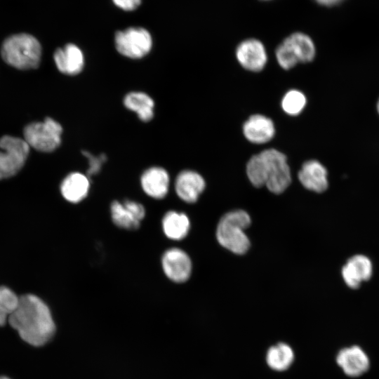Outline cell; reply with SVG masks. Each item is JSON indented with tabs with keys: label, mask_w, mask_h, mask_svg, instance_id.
<instances>
[{
	"label": "cell",
	"mask_w": 379,
	"mask_h": 379,
	"mask_svg": "<svg viewBox=\"0 0 379 379\" xmlns=\"http://www.w3.org/2000/svg\"><path fill=\"white\" fill-rule=\"evenodd\" d=\"M8 321L24 341L33 346L45 345L55 332L48 307L34 294L19 297L18 306Z\"/></svg>",
	"instance_id": "cell-1"
},
{
	"label": "cell",
	"mask_w": 379,
	"mask_h": 379,
	"mask_svg": "<svg viewBox=\"0 0 379 379\" xmlns=\"http://www.w3.org/2000/svg\"><path fill=\"white\" fill-rule=\"evenodd\" d=\"M3 60L19 69L37 68L41 55V46L32 35L21 33L6 38L1 48Z\"/></svg>",
	"instance_id": "cell-2"
},
{
	"label": "cell",
	"mask_w": 379,
	"mask_h": 379,
	"mask_svg": "<svg viewBox=\"0 0 379 379\" xmlns=\"http://www.w3.org/2000/svg\"><path fill=\"white\" fill-rule=\"evenodd\" d=\"M251 224L248 214L242 210L226 213L220 220L216 238L224 248L236 254H244L249 248L250 241L244 232Z\"/></svg>",
	"instance_id": "cell-3"
},
{
	"label": "cell",
	"mask_w": 379,
	"mask_h": 379,
	"mask_svg": "<svg viewBox=\"0 0 379 379\" xmlns=\"http://www.w3.org/2000/svg\"><path fill=\"white\" fill-rule=\"evenodd\" d=\"M259 154L265 185L270 192L281 194L291 182V170L286 155L273 148L263 150Z\"/></svg>",
	"instance_id": "cell-4"
},
{
	"label": "cell",
	"mask_w": 379,
	"mask_h": 379,
	"mask_svg": "<svg viewBox=\"0 0 379 379\" xmlns=\"http://www.w3.org/2000/svg\"><path fill=\"white\" fill-rule=\"evenodd\" d=\"M62 133L61 125L49 117L44 121L27 125L23 131L24 140L28 145L44 152H52L60 146Z\"/></svg>",
	"instance_id": "cell-5"
},
{
	"label": "cell",
	"mask_w": 379,
	"mask_h": 379,
	"mask_svg": "<svg viewBox=\"0 0 379 379\" xmlns=\"http://www.w3.org/2000/svg\"><path fill=\"white\" fill-rule=\"evenodd\" d=\"M153 44L150 33L145 28L132 27L117 31L114 35L117 51L123 56L140 59L152 50Z\"/></svg>",
	"instance_id": "cell-6"
},
{
	"label": "cell",
	"mask_w": 379,
	"mask_h": 379,
	"mask_svg": "<svg viewBox=\"0 0 379 379\" xmlns=\"http://www.w3.org/2000/svg\"><path fill=\"white\" fill-rule=\"evenodd\" d=\"M0 180L15 175L24 166L29 146L19 138L4 135L0 138Z\"/></svg>",
	"instance_id": "cell-7"
},
{
	"label": "cell",
	"mask_w": 379,
	"mask_h": 379,
	"mask_svg": "<svg viewBox=\"0 0 379 379\" xmlns=\"http://www.w3.org/2000/svg\"><path fill=\"white\" fill-rule=\"evenodd\" d=\"M161 266L166 276L175 283H183L190 277L192 261L183 250L178 248L167 249L161 258Z\"/></svg>",
	"instance_id": "cell-8"
},
{
	"label": "cell",
	"mask_w": 379,
	"mask_h": 379,
	"mask_svg": "<svg viewBox=\"0 0 379 379\" xmlns=\"http://www.w3.org/2000/svg\"><path fill=\"white\" fill-rule=\"evenodd\" d=\"M110 213L112 222L117 227L135 230L145 215V209L141 204L134 201H114L110 206Z\"/></svg>",
	"instance_id": "cell-9"
},
{
	"label": "cell",
	"mask_w": 379,
	"mask_h": 379,
	"mask_svg": "<svg viewBox=\"0 0 379 379\" xmlns=\"http://www.w3.org/2000/svg\"><path fill=\"white\" fill-rule=\"evenodd\" d=\"M236 57L244 69L255 72L261 71L267 60L264 45L254 39L241 42L237 48Z\"/></svg>",
	"instance_id": "cell-10"
},
{
	"label": "cell",
	"mask_w": 379,
	"mask_h": 379,
	"mask_svg": "<svg viewBox=\"0 0 379 379\" xmlns=\"http://www.w3.org/2000/svg\"><path fill=\"white\" fill-rule=\"evenodd\" d=\"M336 362L344 373L350 377H358L368 371L369 359L366 352L359 346L353 345L340 350Z\"/></svg>",
	"instance_id": "cell-11"
},
{
	"label": "cell",
	"mask_w": 379,
	"mask_h": 379,
	"mask_svg": "<svg viewBox=\"0 0 379 379\" xmlns=\"http://www.w3.org/2000/svg\"><path fill=\"white\" fill-rule=\"evenodd\" d=\"M203 177L196 171L184 170L178 173L175 181L178 197L185 202L192 204L197 201L205 189Z\"/></svg>",
	"instance_id": "cell-12"
},
{
	"label": "cell",
	"mask_w": 379,
	"mask_h": 379,
	"mask_svg": "<svg viewBox=\"0 0 379 379\" xmlns=\"http://www.w3.org/2000/svg\"><path fill=\"white\" fill-rule=\"evenodd\" d=\"M170 177L168 172L159 166L145 170L140 177V185L145 193L155 199H164L169 190Z\"/></svg>",
	"instance_id": "cell-13"
},
{
	"label": "cell",
	"mask_w": 379,
	"mask_h": 379,
	"mask_svg": "<svg viewBox=\"0 0 379 379\" xmlns=\"http://www.w3.org/2000/svg\"><path fill=\"white\" fill-rule=\"evenodd\" d=\"M53 59L58 69L67 75L79 74L84 67V56L81 50L74 44H66L55 50Z\"/></svg>",
	"instance_id": "cell-14"
},
{
	"label": "cell",
	"mask_w": 379,
	"mask_h": 379,
	"mask_svg": "<svg viewBox=\"0 0 379 379\" xmlns=\"http://www.w3.org/2000/svg\"><path fill=\"white\" fill-rule=\"evenodd\" d=\"M243 133L251 142L263 144L273 138L275 127L270 118L262 114H254L244 122Z\"/></svg>",
	"instance_id": "cell-15"
},
{
	"label": "cell",
	"mask_w": 379,
	"mask_h": 379,
	"mask_svg": "<svg viewBox=\"0 0 379 379\" xmlns=\"http://www.w3.org/2000/svg\"><path fill=\"white\" fill-rule=\"evenodd\" d=\"M371 274V262L363 255L352 256L342 269V275L345 284L354 289L357 288L362 281L368 280Z\"/></svg>",
	"instance_id": "cell-16"
},
{
	"label": "cell",
	"mask_w": 379,
	"mask_h": 379,
	"mask_svg": "<svg viewBox=\"0 0 379 379\" xmlns=\"http://www.w3.org/2000/svg\"><path fill=\"white\" fill-rule=\"evenodd\" d=\"M298 179L306 189L316 192H322L328 187L327 171L317 160H309L302 164Z\"/></svg>",
	"instance_id": "cell-17"
},
{
	"label": "cell",
	"mask_w": 379,
	"mask_h": 379,
	"mask_svg": "<svg viewBox=\"0 0 379 379\" xmlns=\"http://www.w3.org/2000/svg\"><path fill=\"white\" fill-rule=\"evenodd\" d=\"M90 189L89 178L79 172L71 173L60 185L62 197L69 202L78 203L86 198Z\"/></svg>",
	"instance_id": "cell-18"
},
{
	"label": "cell",
	"mask_w": 379,
	"mask_h": 379,
	"mask_svg": "<svg viewBox=\"0 0 379 379\" xmlns=\"http://www.w3.org/2000/svg\"><path fill=\"white\" fill-rule=\"evenodd\" d=\"M124 105L128 109L135 112L142 121H149L154 117V102L146 93H128L124 98Z\"/></svg>",
	"instance_id": "cell-19"
},
{
	"label": "cell",
	"mask_w": 379,
	"mask_h": 379,
	"mask_svg": "<svg viewBox=\"0 0 379 379\" xmlns=\"http://www.w3.org/2000/svg\"><path fill=\"white\" fill-rule=\"evenodd\" d=\"M162 229L168 239L181 240L187 235L190 229V222L184 213L170 211L162 219Z\"/></svg>",
	"instance_id": "cell-20"
},
{
	"label": "cell",
	"mask_w": 379,
	"mask_h": 379,
	"mask_svg": "<svg viewBox=\"0 0 379 379\" xmlns=\"http://www.w3.org/2000/svg\"><path fill=\"white\" fill-rule=\"evenodd\" d=\"M292 52L299 62H309L315 55V47L311 38L301 32H295L286 38Z\"/></svg>",
	"instance_id": "cell-21"
},
{
	"label": "cell",
	"mask_w": 379,
	"mask_h": 379,
	"mask_svg": "<svg viewBox=\"0 0 379 379\" xmlns=\"http://www.w3.org/2000/svg\"><path fill=\"white\" fill-rule=\"evenodd\" d=\"M293 359L294 354L292 348L284 343L272 346L266 355L268 366L277 371L286 370L291 365Z\"/></svg>",
	"instance_id": "cell-22"
},
{
	"label": "cell",
	"mask_w": 379,
	"mask_h": 379,
	"mask_svg": "<svg viewBox=\"0 0 379 379\" xmlns=\"http://www.w3.org/2000/svg\"><path fill=\"white\" fill-rule=\"evenodd\" d=\"M19 297L9 288L0 286V326H4L16 309Z\"/></svg>",
	"instance_id": "cell-23"
},
{
	"label": "cell",
	"mask_w": 379,
	"mask_h": 379,
	"mask_svg": "<svg viewBox=\"0 0 379 379\" xmlns=\"http://www.w3.org/2000/svg\"><path fill=\"white\" fill-rule=\"evenodd\" d=\"M306 105L305 95L298 90L288 91L282 98L281 107L289 115L299 114Z\"/></svg>",
	"instance_id": "cell-24"
},
{
	"label": "cell",
	"mask_w": 379,
	"mask_h": 379,
	"mask_svg": "<svg viewBox=\"0 0 379 379\" xmlns=\"http://www.w3.org/2000/svg\"><path fill=\"white\" fill-rule=\"evenodd\" d=\"M275 55L279 65L284 69H289L299 62L290 46L284 40L277 46Z\"/></svg>",
	"instance_id": "cell-25"
},
{
	"label": "cell",
	"mask_w": 379,
	"mask_h": 379,
	"mask_svg": "<svg viewBox=\"0 0 379 379\" xmlns=\"http://www.w3.org/2000/svg\"><path fill=\"white\" fill-rule=\"evenodd\" d=\"M82 154L88 159V168L87 170V176L88 178L99 173L102 164L107 160V157L105 154L94 156L93 154L86 150L82 151Z\"/></svg>",
	"instance_id": "cell-26"
},
{
	"label": "cell",
	"mask_w": 379,
	"mask_h": 379,
	"mask_svg": "<svg viewBox=\"0 0 379 379\" xmlns=\"http://www.w3.org/2000/svg\"><path fill=\"white\" fill-rule=\"evenodd\" d=\"M112 1L118 8L126 11H133L141 4V0H112Z\"/></svg>",
	"instance_id": "cell-27"
},
{
	"label": "cell",
	"mask_w": 379,
	"mask_h": 379,
	"mask_svg": "<svg viewBox=\"0 0 379 379\" xmlns=\"http://www.w3.org/2000/svg\"><path fill=\"white\" fill-rule=\"evenodd\" d=\"M343 1L345 0H316V1L319 4L326 6L337 5L338 4H340Z\"/></svg>",
	"instance_id": "cell-28"
},
{
	"label": "cell",
	"mask_w": 379,
	"mask_h": 379,
	"mask_svg": "<svg viewBox=\"0 0 379 379\" xmlns=\"http://www.w3.org/2000/svg\"><path fill=\"white\" fill-rule=\"evenodd\" d=\"M0 379H9V378L7 377L2 376V377H0Z\"/></svg>",
	"instance_id": "cell-29"
},
{
	"label": "cell",
	"mask_w": 379,
	"mask_h": 379,
	"mask_svg": "<svg viewBox=\"0 0 379 379\" xmlns=\"http://www.w3.org/2000/svg\"><path fill=\"white\" fill-rule=\"evenodd\" d=\"M377 108H378V111L379 112V100H378V102Z\"/></svg>",
	"instance_id": "cell-30"
}]
</instances>
